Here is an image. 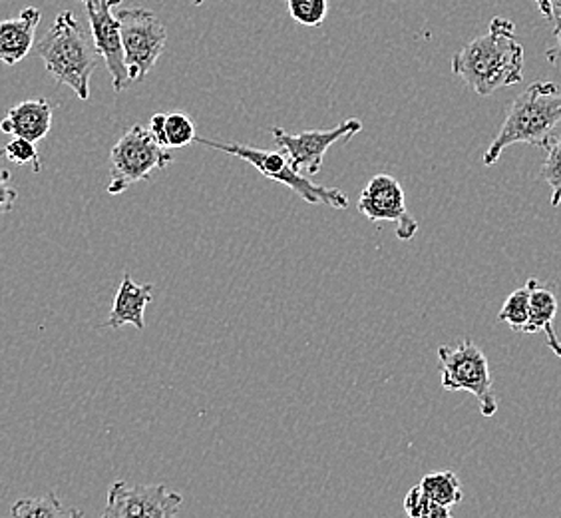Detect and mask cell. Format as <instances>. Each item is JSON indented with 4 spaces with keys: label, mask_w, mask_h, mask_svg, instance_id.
<instances>
[{
    "label": "cell",
    "mask_w": 561,
    "mask_h": 518,
    "mask_svg": "<svg viewBox=\"0 0 561 518\" xmlns=\"http://www.w3.org/2000/svg\"><path fill=\"white\" fill-rule=\"evenodd\" d=\"M453 72L480 97L524 80V46L516 38L514 22L494 16L486 34L462 46L453 58Z\"/></svg>",
    "instance_id": "obj_1"
},
{
    "label": "cell",
    "mask_w": 561,
    "mask_h": 518,
    "mask_svg": "<svg viewBox=\"0 0 561 518\" xmlns=\"http://www.w3.org/2000/svg\"><path fill=\"white\" fill-rule=\"evenodd\" d=\"M561 120V85L558 82H531L519 97L514 98L506 120L496 138L484 154V166H494L502 151L512 144H529L546 148L553 130Z\"/></svg>",
    "instance_id": "obj_2"
},
{
    "label": "cell",
    "mask_w": 561,
    "mask_h": 518,
    "mask_svg": "<svg viewBox=\"0 0 561 518\" xmlns=\"http://www.w3.org/2000/svg\"><path fill=\"white\" fill-rule=\"evenodd\" d=\"M36 53L58 85L75 90L80 100L90 98V78L100 55L92 36L72 12L62 11L56 16L55 24L36 43Z\"/></svg>",
    "instance_id": "obj_3"
},
{
    "label": "cell",
    "mask_w": 561,
    "mask_h": 518,
    "mask_svg": "<svg viewBox=\"0 0 561 518\" xmlns=\"http://www.w3.org/2000/svg\"><path fill=\"white\" fill-rule=\"evenodd\" d=\"M195 144H202L214 150L226 151L229 156L241 158L251 164L261 176L270 178L277 184L287 185L295 194L301 195L307 204H324L335 207V210H345L348 205V195L341 192L339 188H327V185L313 184L305 173L299 172L291 160L287 158L285 151L260 150L251 148L243 144H227V142L207 140L197 136Z\"/></svg>",
    "instance_id": "obj_4"
},
{
    "label": "cell",
    "mask_w": 561,
    "mask_h": 518,
    "mask_svg": "<svg viewBox=\"0 0 561 518\" xmlns=\"http://www.w3.org/2000/svg\"><path fill=\"white\" fill-rule=\"evenodd\" d=\"M438 368L444 391H466L478 399L484 417L496 415L497 399L490 363L472 339H465L458 346L438 347Z\"/></svg>",
    "instance_id": "obj_5"
},
{
    "label": "cell",
    "mask_w": 561,
    "mask_h": 518,
    "mask_svg": "<svg viewBox=\"0 0 561 518\" xmlns=\"http://www.w3.org/2000/svg\"><path fill=\"white\" fill-rule=\"evenodd\" d=\"M172 162V154L153 140L150 130L136 124L110 151L108 194H122L130 185L150 180L153 170H163Z\"/></svg>",
    "instance_id": "obj_6"
},
{
    "label": "cell",
    "mask_w": 561,
    "mask_h": 518,
    "mask_svg": "<svg viewBox=\"0 0 561 518\" xmlns=\"http://www.w3.org/2000/svg\"><path fill=\"white\" fill-rule=\"evenodd\" d=\"M116 19L119 22L124 58L131 82H140L162 56L168 31L153 12L141 7L118 9Z\"/></svg>",
    "instance_id": "obj_7"
},
{
    "label": "cell",
    "mask_w": 561,
    "mask_h": 518,
    "mask_svg": "<svg viewBox=\"0 0 561 518\" xmlns=\"http://www.w3.org/2000/svg\"><path fill=\"white\" fill-rule=\"evenodd\" d=\"M360 130V120L348 119L331 130H305L299 134H289L287 130L275 126L271 134L275 144L287 154V158L299 172L317 176L323 168L324 154L329 148L336 142L351 140Z\"/></svg>",
    "instance_id": "obj_8"
},
{
    "label": "cell",
    "mask_w": 561,
    "mask_h": 518,
    "mask_svg": "<svg viewBox=\"0 0 561 518\" xmlns=\"http://www.w3.org/2000/svg\"><path fill=\"white\" fill-rule=\"evenodd\" d=\"M184 498L165 485L110 486L104 518H172L180 513Z\"/></svg>",
    "instance_id": "obj_9"
},
{
    "label": "cell",
    "mask_w": 561,
    "mask_h": 518,
    "mask_svg": "<svg viewBox=\"0 0 561 518\" xmlns=\"http://www.w3.org/2000/svg\"><path fill=\"white\" fill-rule=\"evenodd\" d=\"M358 212L370 222H394L397 238L402 241H409L419 232V222L407 207L402 185L389 173H378L368 180L365 190L358 195Z\"/></svg>",
    "instance_id": "obj_10"
},
{
    "label": "cell",
    "mask_w": 561,
    "mask_h": 518,
    "mask_svg": "<svg viewBox=\"0 0 561 518\" xmlns=\"http://www.w3.org/2000/svg\"><path fill=\"white\" fill-rule=\"evenodd\" d=\"M84 7H87L90 33H92L98 55L102 56L106 63L114 90L122 92L128 88L131 78L128 66H126V58H124L118 19L106 2L84 0Z\"/></svg>",
    "instance_id": "obj_11"
},
{
    "label": "cell",
    "mask_w": 561,
    "mask_h": 518,
    "mask_svg": "<svg viewBox=\"0 0 561 518\" xmlns=\"http://www.w3.org/2000/svg\"><path fill=\"white\" fill-rule=\"evenodd\" d=\"M53 112L55 106L46 98L24 100L21 104L12 106L7 112V116L0 120V132L14 138H26L31 142L44 140L53 128Z\"/></svg>",
    "instance_id": "obj_12"
},
{
    "label": "cell",
    "mask_w": 561,
    "mask_h": 518,
    "mask_svg": "<svg viewBox=\"0 0 561 518\" xmlns=\"http://www.w3.org/2000/svg\"><path fill=\"white\" fill-rule=\"evenodd\" d=\"M43 14L34 7H26L19 16L0 22V60L14 66L33 50L34 34Z\"/></svg>",
    "instance_id": "obj_13"
},
{
    "label": "cell",
    "mask_w": 561,
    "mask_h": 518,
    "mask_svg": "<svg viewBox=\"0 0 561 518\" xmlns=\"http://www.w3.org/2000/svg\"><path fill=\"white\" fill-rule=\"evenodd\" d=\"M151 300H153L151 283L140 285L131 280L130 273H124V280L119 283L118 293L114 297L108 322L102 327L118 329V327L130 324L138 331H144V327H146L144 314H146V307L150 305Z\"/></svg>",
    "instance_id": "obj_14"
},
{
    "label": "cell",
    "mask_w": 561,
    "mask_h": 518,
    "mask_svg": "<svg viewBox=\"0 0 561 518\" xmlns=\"http://www.w3.org/2000/svg\"><path fill=\"white\" fill-rule=\"evenodd\" d=\"M529 285V319L524 334H540L558 314V297L550 288L541 285L536 278L528 280Z\"/></svg>",
    "instance_id": "obj_15"
},
{
    "label": "cell",
    "mask_w": 561,
    "mask_h": 518,
    "mask_svg": "<svg viewBox=\"0 0 561 518\" xmlns=\"http://www.w3.org/2000/svg\"><path fill=\"white\" fill-rule=\"evenodd\" d=\"M419 486H421L422 493L431 498L432 503L443 505L446 508H453L454 505L462 503V498H465L460 478L454 475L453 471L431 473V475L422 478Z\"/></svg>",
    "instance_id": "obj_16"
},
{
    "label": "cell",
    "mask_w": 561,
    "mask_h": 518,
    "mask_svg": "<svg viewBox=\"0 0 561 518\" xmlns=\"http://www.w3.org/2000/svg\"><path fill=\"white\" fill-rule=\"evenodd\" d=\"M16 518H75L82 517L80 510L66 508L55 493H48L46 497L22 498L11 510Z\"/></svg>",
    "instance_id": "obj_17"
},
{
    "label": "cell",
    "mask_w": 561,
    "mask_h": 518,
    "mask_svg": "<svg viewBox=\"0 0 561 518\" xmlns=\"http://www.w3.org/2000/svg\"><path fill=\"white\" fill-rule=\"evenodd\" d=\"M500 322L510 325V329L524 334L529 319V285L519 288L514 293L507 295L506 302L500 309Z\"/></svg>",
    "instance_id": "obj_18"
},
{
    "label": "cell",
    "mask_w": 561,
    "mask_h": 518,
    "mask_svg": "<svg viewBox=\"0 0 561 518\" xmlns=\"http://www.w3.org/2000/svg\"><path fill=\"white\" fill-rule=\"evenodd\" d=\"M543 150L548 151V156L540 176L551 188V205L558 207L561 204V132L558 136H551Z\"/></svg>",
    "instance_id": "obj_19"
},
{
    "label": "cell",
    "mask_w": 561,
    "mask_h": 518,
    "mask_svg": "<svg viewBox=\"0 0 561 518\" xmlns=\"http://www.w3.org/2000/svg\"><path fill=\"white\" fill-rule=\"evenodd\" d=\"M197 134L192 119L182 112L165 114V148H184L194 144Z\"/></svg>",
    "instance_id": "obj_20"
},
{
    "label": "cell",
    "mask_w": 561,
    "mask_h": 518,
    "mask_svg": "<svg viewBox=\"0 0 561 518\" xmlns=\"http://www.w3.org/2000/svg\"><path fill=\"white\" fill-rule=\"evenodd\" d=\"M293 21L302 26H321L329 14V0H287Z\"/></svg>",
    "instance_id": "obj_21"
},
{
    "label": "cell",
    "mask_w": 561,
    "mask_h": 518,
    "mask_svg": "<svg viewBox=\"0 0 561 518\" xmlns=\"http://www.w3.org/2000/svg\"><path fill=\"white\" fill-rule=\"evenodd\" d=\"M404 510L412 518H450L453 513L450 508L443 507L432 503L431 498L422 493L421 486L416 485L409 491L404 497Z\"/></svg>",
    "instance_id": "obj_22"
},
{
    "label": "cell",
    "mask_w": 561,
    "mask_h": 518,
    "mask_svg": "<svg viewBox=\"0 0 561 518\" xmlns=\"http://www.w3.org/2000/svg\"><path fill=\"white\" fill-rule=\"evenodd\" d=\"M0 158H7L9 162L19 164V166L31 164L34 172L43 170L36 142L26 140V138H14L9 142L4 148H0Z\"/></svg>",
    "instance_id": "obj_23"
},
{
    "label": "cell",
    "mask_w": 561,
    "mask_h": 518,
    "mask_svg": "<svg viewBox=\"0 0 561 518\" xmlns=\"http://www.w3.org/2000/svg\"><path fill=\"white\" fill-rule=\"evenodd\" d=\"M19 192L12 188V176L9 170H0V216L14 210Z\"/></svg>",
    "instance_id": "obj_24"
},
{
    "label": "cell",
    "mask_w": 561,
    "mask_h": 518,
    "mask_svg": "<svg viewBox=\"0 0 561 518\" xmlns=\"http://www.w3.org/2000/svg\"><path fill=\"white\" fill-rule=\"evenodd\" d=\"M534 2L541 16L553 24V29L561 26V0H534Z\"/></svg>",
    "instance_id": "obj_25"
},
{
    "label": "cell",
    "mask_w": 561,
    "mask_h": 518,
    "mask_svg": "<svg viewBox=\"0 0 561 518\" xmlns=\"http://www.w3.org/2000/svg\"><path fill=\"white\" fill-rule=\"evenodd\" d=\"M150 134L153 140L165 148V114H153L150 120Z\"/></svg>",
    "instance_id": "obj_26"
},
{
    "label": "cell",
    "mask_w": 561,
    "mask_h": 518,
    "mask_svg": "<svg viewBox=\"0 0 561 518\" xmlns=\"http://www.w3.org/2000/svg\"><path fill=\"white\" fill-rule=\"evenodd\" d=\"M546 58L551 66L561 68V26L553 29V44L546 50Z\"/></svg>",
    "instance_id": "obj_27"
},
{
    "label": "cell",
    "mask_w": 561,
    "mask_h": 518,
    "mask_svg": "<svg viewBox=\"0 0 561 518\" xmlns=\"http://www.w3.org/2000/svg\"><path fill=\"white\" fill-rule=\"evenodd\" d=\"M543 331H546V337H548V341H546V344H548L551 351L561 359V341L558 334H556V329H553V325H548Z\"/></svg>",
    "instance_id": "obj_28"
},
{
    "label": "cell",
    "mask_w": 561,
    "mask_h": 518,
    "mask_svg": "<svg viewBox=\"0 0 561 518\" xmlns=\"http://www.w3.org/2000/svg\"><path fill=\"white\" fill-rule=\"evenodd\" d=\"M84 2V0H82ZM98 2H106V4H110L112 9H116V7H119L124 0H98Z\"/></svg>",
    "instance_id": "obj_29"
},
{
    "label": "cell",
    "mask_w": 561,
    "mask_h": 518,
    "mask_svg": "<svg viewBox=\"0 0 561 518\" xmlns=\"http://www.w3.org/2000/svg\"><path fill=\"white\" fill-rule=\"evenodd\" d=\"M206 0H194V4H197V7H202Z\"/></svg>",
    "instance_id": "obj_30"
}]
</instances>
